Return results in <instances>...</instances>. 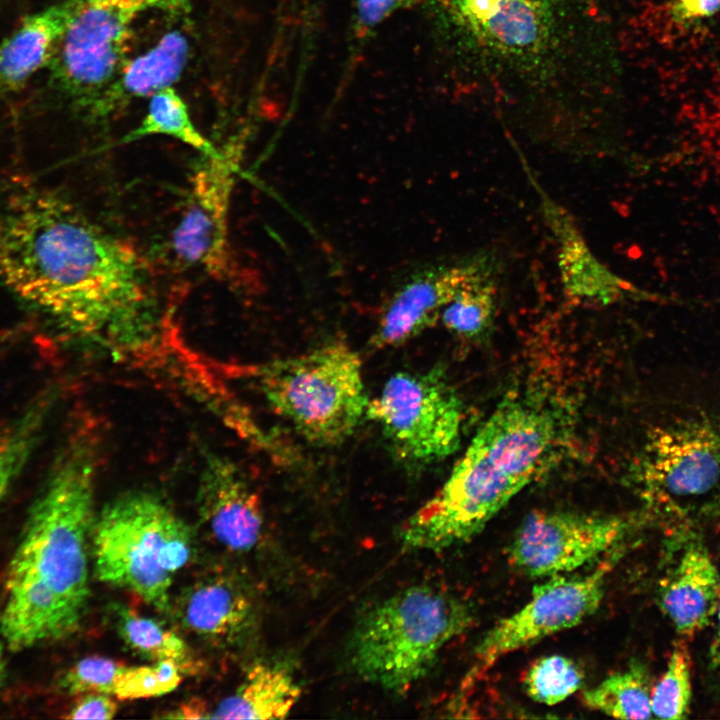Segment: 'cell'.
<instances>
[{
	"mask_svg": "<svg viewBox=\"0 0 720 720\" xmlns=\"http://www.w3.org/2000/svg\"><path fill=\"white\" fill-rule=\"evenodd\" d=\"M112 608L115 628L130 649L153 662L173 661L183 674L195 671L190 647L177 633L128 606L116 604Z\"/></svg>",
	"mask_w": 720,
	"mask_h": 720,
	"instance_id": "603a6c76",
	"label": "cell"
},
{
	"mask_svg": "<svg viewBox=\"0 0 720 720\" xmlns=\"http://www.w3.org/2000/svg\"><path fill=\"white\" fill-rule=\"evenodd\" d=\"M418 0H355V31L367 35L396 12L413 6Z\"/></svg>",
	"mask_w": 720,
	"mask_h": 720,
	"instance_id": "f546056e",
	"label": "cell"
},
{
	"mask_svg": "<svg viewBox=\"0 0 720 720\" xmlns=\"http://www.w3.org/2000/svg\"><path fill=\"white\" fill-rule=\"evenodd\" d=\"M635 521L617 514L536 511L514 534L508 560L529 577L565 575L615 549Z\"/></svg>",
	"mask_w": 720,
	"mask_h": 720,
	"instance_id": "7c38bea8",
	"label": "cell"
},
{
	"mask_svg": "<svg viewBox=\"0 0 720 720\" xmlns=\"http://www.w3.org/2000/svg\"><path fill=\"white\" fill-rule=\"evenodd\" d=\"M96 452L77 437L56 458L8 564L0 632L20 651L74 633L89 598Z\"/></svg>",
	"mask_w": 720,
	"mask_h": 720,
	"instance_id": "3957f363",
	"label": "cell"
},
{
	"mask_svg": "<svg viewBox=\"0 0 720 720\" xmlns=\"http://www.w3.org/2000/svg\"><path fill=\"white\" fill-rule=\"evenodd\" d=\"M716 612H717V619H718V634H717V639L720 640V596H719V600H718V605H717V610H716Z\"/></svg>",
	"mask_w": 720,
	"mask_h": 720,
	"instance_id": "8d00e7d4",
	"label": "cell"
},
{
	"mask_svg": "<svg viewBox=\"0 0 720 720\" xmlns=\"http://www.w3.org/2000/svg\"><path fill=\"white\" fill-rule=\"evenodd\" d=\"M668 14L683 28L696 27L720 11V0H668Z\"/></svg>",
	"mask_w": 720,
	"mask_h": 720,
	"instance_id": "4dcf8cb0",
	"label": "cell"
},
{
	"mask_svg": "<svg viewBox=\"0 0 720 720\" xmlns=\"http://www.w3.org/2000/svg\"><path fill=\"white\" fill-rule=\"evenodd\" d=\"M191 0H74L68 27L50 61L56 86L87 110L127 61L132 26L150 10L183 14Z\"/></svg>",
	"mask_w": 720,
	"mask_h": 720,
	"instance_id": "30bf717a",
	"label": "cell"
},
{
	"mask_svg": "<svg viewBox=\"0 0 720 720\" xmlns=\"http://www.w3.org/2000/svg\"><path fill=\"white\" fill-rule=\"evenodd\" d=\"M95 572L159 611L170 607L176 574L190 561L192 534L158 497L130 492L108 503L93 523Z\"/></svg>",
	"mask_w": 720,
	"mask_h": 720,
	"instance_id": "8992f818",
	"label": "cell"
},
{
	"mask_svg": "<svg viewBox=\"0 0 720 720\" xmlns=\"http://www.w3.org/2000/svg\"><path fill=\"white\" fill-rule=\"evenodd\" d=\"M491 256L480 253L455 264L432 266L413 274L385 307L371 345L378 349L399 346L433 326L445 306Z\"/></svg>",
	"mask_w": 720,
	"mask_h": 720,
	"instance_id": "5bb4252c",
	"label": "cell"
},
{
	"mask_svg": "<svg viewBox=\"0 0 720 720\" xmlns=\"http://www.w3.org/2000/svg\"><path fill=\"white\" fill-rule=\"evenodd\" d=\"M366 416L380 427L397 460L426 466L454 453L464 423L462 399L441 365L392 375L369 400Z\"/></svg>",
	"mask_w": 720,
	"mask_h": 720,
	"instance_id": "9c48e42d",
	"label": "cell"
},
{
	"mask_svg": "<svg viewBox=\"0 0 720 720\" xmlns=\"http://www.w3.org/2000/svg\"><path fill=\"white\" fill-rule=\"evenodd\" d=\"M171 607L184 629L216 644L239 639L252 613L251 601L241 584L223 573L195 580L180 592Z\"/></svg>",
	"mask_w": 720,
	"mask_h": 720,
	"instance_id": "2e32d148",
	"label": "cell"
},
{
	"mask_svg": "<svg viewBox=\"0 0 720 720\" xmlns=\"http://www.w3.org/2000/svg\"><path fill=\"white\" fill-rule=\"evenodd\" d=\"M255 375L271 408L314 445L342 443L366 416L361 359L344 342L274 360Z\"/></svg>",
	"mask_w": 720,
	"mask_h": 720,
	"instance_id": "52a82bcc",
	"label": "cell"
},
{
	"mask_svg": "<svg viewBox=\"0 0 720 720\" xmlns=\"http://www.w3.org/2000/svg\"><path fill=\"white\" fill-rule=\"evenodd\" d=\"M240 153L238 145H231L214 155H203L172 235V250L180 262L219 279L230 265L228 219Z\"/></svg>",
	"mask_w": 720,
	"mask_h": 720,
	"instance_id": "4fadbf2b",
	"label": "cell"
},
{
	"mask_svg": "<svg viewBox=\"0 0 720 720\" xmlns=\"http://www.w3.org/2000/svg\"><path fill=\"white\" fill-rule=\"evenodd\" d=\"M478 88L502 97L616 90V0H429Z\"/></svg>",
	"mask_w": 720,
	"mask_h": 720,
	"instance_id": "7a4b0ae2",
	"label": "cell"
},
{
	"mask_svg": "<svg viewBox=\"0 0 720 720\" xmlns=\"http://www.w3.org/2000/svg\"><path fill=\"white\" fill-rule=\"evenodd\" d=\"M713 659L716 664L720 666V640L716 639L713 648Z\"/></svg>",
	"mask_w": 720,
	"mask_h": 720,
	"instance_id": "d590c367",
	"label": "cell"
},
{
	"mask_svg": "<svg viewBox=\"0 0 720 720\" xmlns=\"http://www.w3.org/2000/svg\"><path fill=\"white\" fill-rule=\"evenodd\" d=\"M190 46L178 30L165 34L145 53L127 60L86 110L96 119L107 118L133 100L151 97L172 87L187 65Z\"/></svg>",
	"mask_w": 720,
	"mask_h": 720,
	"instance_id": "e0dca14e",
	"label": "cell"
},
{
	"mask_svg": "<svg viewBox=\"0 0 720 720\" xmlns=\"http://www.w3.org/2000/svg\"><path fill=\"white\" fill-rule=\"evenodd\" d=\"M719 596L720 577L709 553L703 545L691 543L662 583L659 604L676 630L690 635L710 622Z\"/></svg>",
	"mask_w": 720,
	"mask_h": 720,
	"instance_id": "d6986e66",
	"label": "cell"
},
{
	"mask_svg": "<svg viewBox=\"0 0 720 720\" xmlns=\"http://www.w3.org/2000/svg\"><path fill=\"white\" fill-rule=\"evenodd\" d=\"M150 135L169 136L200 151L214 155L218 149L197 129L187 105L172 87L150 97L147 112L139 125L126 134L120 143H129Z\"/></svg>",
	"mask_w": 720,
	"mask_h": 720,
	"instance_id": "d4e9b609",
	"label": "cell"
},
{
	"mask_svg": "<svg viewBox=\"0 0 720 720\" xmlns=\"http://www.w3.org/2000/svg\"><path fill=\"white\" fill-rule=\"evenodd\" d=\"M300 695L301 689L287 669L256 664L241 686L211 709L209 719H282Z\"/></svg>",
	"mask_w": 720,
	"mask_h": 720,
	"instance_id": "ffe728a7",
	"label": "cell"
},
{
	"mask_svg": "<svg viewBox=\"0 0 720 720\" xmlns=\"http://www.w3.org/2000/svg\"><path fill=\"white\" fill-rule=\"evenodd\" d=\"M125 667L112 658L89 656L72 665L61 677L59 685L73 696L93 692L113 695L115 681Z\"/></svg>",
	"mask_w": 720,
	"mask_h": 720,
	"instance_id": "f1b7e54d",
	"label": "cell"
},
{
	"mask_svg": "<svg viewBox=\"0 0 720 720\" xmlns=\"http://www.w3.org/2000/svg\"><path fill=\"white\" fill-rule=\"evenodd\" d=\"M211 709L201 698H192L174 709L165 712L161 718L169 719H209Z\"/></svg>",
	"mask_w": 720,
	"mask_h": 720,
	"instance_id": "d6a6232c",
	"label": "cell"
},
{
	"mask_svg": "<svg viewBox=\"0 0 720 720\" xmlns=\"http://www.w3.org/2000/svg\"><path fill=\"white\" fill-rule=\"evenodd\" d=\"M56 392H40L0 430V502L21 475L37 448L55 401Z\"/></svg>",
	"mask_w": 720,
	"mask_h": 720,
	"instance_id": "44dd1931",
	"label": "cell"
},
{
	"mask_svg": "<svg viewBox=\"0 0 720 720\" xmlns=\"http://www.w3.org/2000/svg\"><path fill=\"white\" fill-rule=\"evenodd\" d=\"M182 675L180 667L169 660L126 666L115 681L113 696L120 700L162 696L179 686Z\"/></svg>",
	"mask_w": 720,
	"mask_h": 720,
	"instance_id": "83f0119b",
	"label": "cell"
},
{
	"mask_svg": "<svg viewBox=\"0 0 720 720\" xmlns=\"http://www.w3.org/2000/svg\"><path fill=\"white\" fill-rule=\"evenodd\" d=\"M578 665L563 655L537 659L527 670L523 684L527 695L537 703L558 704L573 695L582 685Z\"/></svg>",
	"mask_w": 720,
	"mask_h": 720,
	"instance_id": "484cf974",
	"label": "cell"
},
{
	"mask_svg": "<svg viewBox=\"0 0 720 720\" xmlns=\"http://www.w3.org/2000/svg\"><path fill=\"white\" fill-rule=\"evenodd\" d=\"M567 432L554 402L535 392L505 395L443 486L404 523L402 545L438 552L471 540L550 467Z\"/></svg>",
	"mask_w": 720,
	"mask_h": 720,
	"instance_id": "277c9868",
	"label": "cell"
},
{
	"mask_svg": "<svg viewBox=\"0 0 720 720\" xmlns=\"http://www.w3.org/2000/svg\"><path fill=\"white\" fill-rule=\"evenodd\" d=\"M197 502L201 519L219 544L233 552L256 545L263 525L261 504L230 460L206 455Z\"/></svg>",
	"mask_w": 720,
	"mask_h": 720,
	"instance_id": "9a60e30c",
	"label": "cell"
},
{
	"mask_svg": "<svg viewBox=\"0 0 720 720\" xmlns=\"http://www.w3.org/2000/svg\"><path fill=\"white\" fill-rule=\"evenodd\" d=\"M652 687L646 668L631 663L625 670L614 673L583 693L587 707L619 719H648L652 717Z\"/></svg>",
	"mask_w": 720,
	"mask_h": 720,
	"instance_id": "cb8c5ba5",
	"label": "cell"
},
{
	"mask_svg": "<svg viewBox=\"0 0 720 720\" xmlns=\"http://www.w3.org/2000/svg\"><path fill=\"white\" fill-rule=\"evenodd\" d=\"M618 551L583 575L549 577L534 587L529 600L499 620L477 644L468 688L504 656L570 629L593 615L604 596L605 583Z\"/></svg>",
	"mask_w": 720,
	"mask_h": 720,
	"instance_id": "8fae6325",
	"label": "cell"
},
{
	"mask_svg": "<svg viewBox=\"0 0 720 720\" xmlns=\"http://www.w3.org/2000/svg\"><path fill=\"white\" fill-rule=\"evenodd\" d=\"M0 279L76 336L130 349L155 332L154 279L145 258L53 192L19 190L1 201Z\"/></svg>",
	"mask_w": 720,
	"mask_h": 720,
	"instance_id": "6da1fadb",
	"label": "cell"
},
{
	"mask_svg": "<svg viewBox=\"0 0 720 720\" xmlns=\"http://www.w3.org/2000/svg\"><path fill=\"white\" fill-rule=\"evenodd\" d=\"M498 264L492 256L443 309L440 319L452 334L467 340L492 327L497 299Z\"/></svg>",
	"mask_w": 720,
	"mask_h": 720,
	"instance_id": "7402d4cb",
	"label": "cell"
},
{
	"mask_svg": "<svg viewBox=\"0 0 720 720\" xmlns=\"http://www.w3.org/2000/svg\"><path fill=\"white\" fill-rule=\"evenodd\" d=\"M690 698L689 657L680 646L673 651L664 674L652 688V714L661 719L685 718Z\"/></svg>",
	"mask_w": 720,
	"mask_h": 720,
	"instance_id": "4316f807",
	"label": "cell"
},
{
	"mask_svg": "<svg viewBox=\"0 0 720 720\" xmlns=\"http://www.w3.org/2000/svg\"><path fill=\"white\" fill-rule=\"evenodd\" d=\"M74 10V0L58 1L26 16L0 42V96L19 91L49 64Z\"/></svg>",
	"mask_w": 720,
	"mask_h": 720,
	"instance_id": "ac0fdd59",
	"label": "cell"
},
{
	"mask_svg": "<svg viewBox=\"0 0 720 720\" xmlns=\"http://www.w3.org/2000/svg\"><path fill=\"white\" fill-rule=\"evenodd\" d=\"M472 620L470 605L447 590L430 585L406 588L360 619L351 638L352 666L369 682L405 692Z\"/></svg>",
	"mask_w": 720,
	"mask_h": 720,
	"instance_id": "5b68a950",
	"label": "cell"
},
{
	"mask_svg": "<svg viewBox=\"0 0 720 720\" xmlns=\"http://www.w3.org/2000/svg\"><path fill=\"white\" fill-rule=\"evenodd\" d=\"M4 640L0 632V682L3 679L5 672V661H4Z\"/></svg>",
	"mask_w": 720,
	"mask_h": 720,
	"instance_id": "e575fe53",
	"label": "cell"
},
{
	"mask_svg": "<svg viewBox=\"0 0 720 720\" xmlns=\"http://www.w3.org/2000/svg\"><path fill=\"white\" fill-rule=\"evenodd\" d=\"M117 712L118 705L111 694L93 692L78 695L64 717L108 720L114 718Z\"/></svg>",
	"mask_w": 720,
	"mask_h": 720,
	"instance_id": "1f68e13d",
	"label": "cell"
},
{
	"mask_svg": "<svg viewBox=\"0 0 720 720\" xmlns=\"http://www.w3.org/2000/svg\"><path fill=\"white\" fill-rule=\"evenodd\" d=\"M647 503L678 521L720 500V412L680 416L652 429L631 466Z\"/></svg>",
	"mask_w": 720,
	"mask_h": 720,
	"instance_id": "ba28073f",
	"label": "cell"
},
{
	"mask_svg": "<svg viewBox=\"0 0 720 720\" xmlns=\"http://www.w3.org/2000/svg\"><path fill=\"white\" fill-rule=\"evenodd\" d=\"M704 520L711 521L716 530L720 533V500L710 506L701 516Z\"/></svg>",
	"mask_w": 720,
	"mask_h": 720,
	"instance_id": "836d02e7",
	"label": "cell"
}]
</instances>
